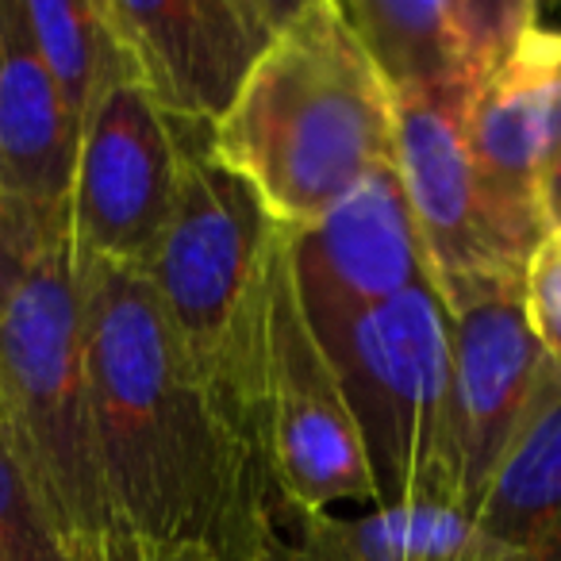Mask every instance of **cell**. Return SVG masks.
Instances as JSON below:
<instances>
[{
    "mask_svg": "<svg viewBox=\"0 0 561 561\" xmlns=\"http://www.w3.org/2000/svg\"><path fill=\"white\" fill-rule=\"evenodd\" d=\"M73 270L116 561H265L280 512L254 438L201 381L142 273Z\"/></svg>",
    "mask_w": 561,
    "mask_h": 561,
    "instance_id": "6da1fadb",
    "label": "cell"
},
{
    "mask_svg": "<svg viewBox=\"0 0 561 561\" xmlns=\"http://www.w3.org/2000/svg\"><path fill=\"white\" fill-rule=\"evenodd\" d=\"M397 101L335 0H300L204 139L285 231L392 165Z\"/></svg>",
    "mask_w": 561,
    "mask_h": 561,
    "instance_id": "7a4b0ae2",
    "label": "cell"
},
{
    "mask_svg": "<svg viewBox=\"0 0 561 561\" xmlns=\"http://www.w3.org/2000/svg\"><path fill=\"white\" fill-rule=\"evenodd\" d=\"M0 446L73 561H116L70 242L43 250L0 308Z\"/></svg>",
    "mask_w": 561,
    "mask_h": 561,
    "instance_id": "3957f363",
    "label": "cell"
},
{
    "mask_svg": "<svg viewBox=\"0 0 561 561\" xmlns=\"http://www.w3.org/2000/svg\"><path fill=\"white\" fill-rule=\"evenodd\" d=\"M285 239L289 231L211 158L204 131H188L178 204L142 277L185 358L250 438L273 273Z\"/></svg>",
    "mask_w": 561,
    "mask_h": 561,
    "instance_id": "277c9868",
    "label": "cell"
},
{
    "mask_svg": "<svg viewBox=\"0 0 561 561\" xmlns=\"http://www.w3.org/2000/svg\"><path fill=\"white\" fill-rule=\"evenodd\" d=\"M312 331L358 420L381 504H443L450 312L438 293L415 285Z\"/></svg>",
    "mask_w": 561,
    "mask_h": 561,
    "instance_id": "5b68a950",
    "label": "cell"
},
{
    "mask_svg": "<svg viewBox=\"0 0 561 561\" xmlns=\"http://www.w3.org/2000/svg\"><path fill=\"white\" fill-rule=\"evenodd\" d=\"M254 438L280 515L308 523L331 515L339 504H381L358 420L297 293L289 239L273 273Z\"/></svg>",
    "mask_w": 561,
    "mask_h": 561,
    "instance_id": "8992f818",
    "label": "cell"
},
{
    "mask_svg": "<svg viewBox=\"0 0 561 561\" xmlns=\"http://www.w3.org/2000/svg\"><path fill=\"white\" fill-rule=\"evenodd\" d=\"M185 135V127L173 124L131 78L112 43L101 85L81 119L73 162V265L101 262L135 273L147 270L178 204Z\"/></svg>",
    "mask_w": 561,
    "mask_h": 561,
    "instance_id": "52a82bcc",
    "label": "cell"
},
{
    "mask_svg": "<svg viewBox=\"0 0 561 561\" xmlns=\"http://www.w3.org/2000/svg\"><path fill=\"white\" fill-rule=\"evenodd\" d=\"M392 101V170L420 234L431 289L443 308L450 312L477 293L519 285L530 250L519 247L484 193L461 131L466 116L420 96Z\"/></svg>",
    "mask_w": 561,
    "mask_h": 561,
    "instance_id": "ba28073f",
    "label": "cell"
},
{
    "mask_svg": "<svg viewBox=\"0 0 561 561\" xmlns=\"http://www.w3.org/2000/svg\"><path fill=\"white\" fill-rule=\"evenodd\" d=\"M131 78L185 131L224 119L297 4L277 0H96Z\"/></svg>",
    "mask_w": 561,
    "mask_h": 561,
    "instance_id": "9c48e42d",
    "label": "cell"
},
{
    "mask_svg": "<svg viewBox=\"0 0 561 561\" xmlns=\"http://www.w3.org/2000/svg\"><path fill=\"white\" fill-rule=\"evenodd\" d=\"M546 358L523 320L519 285L477 293L450 308V408L443 504L469 515L519 431Z\"/></svg>",
    "mask_w": 561,
    "mask_h": 561,
    "instance_id": "30bf717a",
    "label": "cell"
},
{
    "mask_svg": "<svg viewBox=\"0 0 561 561\" xmlns=\"http://www.w3.org/2000/svg\"><path fill=\"white\" fill-rule=\"evenodd\" d=\"M489 201L523 250L550 234L546 185L561 150V27L535 24L481 81L461 119Z\"/></svg>",
    "mask_w": 561,
    "mask_h": 561,
    "instance_id": "8fae6325",
    "label": "cell"
},
{
    "mask_svg": "<svg viewBox=\"0 0 561 561\" xmlns=\"http://www.w3.org/2000/svg\"><path fill=\"white\" fill-rule=\"evenodd\" d=\"M289 247L297 293L312 323L346 320L404 289L431 285L392 165L354 185L320 224L293 231Z\"/></svg>",
    "mask_w": 561,
    "mask_h": 561,
    "instance_id": "7c38bea8",
    "label": "cell"
},
{
    "mask_svg": "<svg viewBox=\"0 0 561 561\" xmlns=\"http://www.w3.org/2000/svg\"><path fill=\"white\" fill-rule=\"evenodd\" d=\"M78 124L50 85L20 0H0V201L35 254L70 242Z\"/></svg>",
    "mask_w": 561,
    "mask_h": 561,
    "instance_id": "4fadbf2b",
    "label": "cell"
},
{
    "mask_svg": "<svg viewBox=\"0 0 561 561\" xmlns=\"http://www.w3.org/2000/svg\"><path fill=\"white\" fill-rule=\"evenodd\" d=\"M469 519L523 561L561 558V374L550 362Z\"/></svg>",
    "mask_w": 561,
    "mask_h": 561,
    "instance_id": "5bb4252c",
    "label": "cell"
},
{
    "mask_svg": "<svg viewBox=\"0 0 561 561\" xmlns=\"http://www.w3.org/2000/svg\"><path fill=\"white\" fill-rule=\"evenodd\" d=\"M265 561H519L446 504H374L320 515L280 535Z\"/></svg>",
    "mask_w": 561,
    "mask_h": 561,
    "instance_id": "9a60e30c",
    "label": "cell"
},
{
    "mask_svg": "<svg viewBox=\"0 0 561 561\" xmlns=\"http://www.w3.org/2000/svg\"><path fill=\"white\" fill-rule=\"evenodd\" d=\"M392 96H420L466 116L481 89L458 0H354L343 4Z\"/></svg>",
    "mask_w": 561,
    "mask_h": 561,
    "instance_id": "2e32d148",
    "label": "cell"
},
{
    "mask_svg": "<svg viewBox=\"0 0 561 561\" xmlns=\"http://www.w3.org/2000/svg\"><path fill=\"white\" fill-rule=\"evenodd\" d=\"M20 12L50 85L58 89L66 112L81 131V119L93 104L112 55L108 27L96 0H20Z\"/></svg>",
    "mask_w": 561,
    "mask_h": 561,
    "instance_id": "e0dca14e",
    "label": "cell"
},
{
    "mask_svg": "<svg viewBox=\"0 0 561 561\" xmlns=\"http://www.w3.org/2000/svg\"><path fill=\"white\" fill-rule=\"evenodd\" d=\"M0 561H73L0 446Z\"/></svg>",
    "mask_w": 561,
    "mask_h": 561,
    "instance_id": "ac0fdd59",
    "label": "cell"
},
{
    "mask_svg": "<svg viewBox=\"0 0 561 561\" xmlns=\"http://www.w3.org/2000/svg\"><path fill=\"white\" fill-rule=\"evenodd\" d=\"M523 320L535 335L542 358L561 374V239L546 234L530 250L519 280Z\"/></svg>",
    "mask_w": 561,
    "mask_h": 561,
    "instance_id": "d6986e66",
    "label": "cell"
},
{
    "mask_svg": "<svg viewBox=\"0 0 561 561\" xmlns=\"http://www.w3.org/2000/svg\"><path fill=\"white\" fill-rule=\"evenodd\" d=\"M35 250L27 242V234L20 231V224L12 219V211L0 201V308L9 305V297L16 293L20 277L27 273V265L35 262Z\"/></svg>",
    "mask_w": 561,
    "mask_h": 561,
    "instance_id": "ffe728a7",
    "label": "cell"
},
{
    "mask_svg": "<svg viewBox=\"0 0 561 561\" xmlns=\"http://www.w3.org/2000/svg\"><path fill=\"white\" fill-rule=\"evenodd\" d=\"M546 219H550V231L561 224V150H558V162H553L550 185H546Z\"/></svg>",
    "mask_w": 561,
    "mask_h": 561,
    "instance_id": "44dd1931",
    "label": "cell"
},
{
    "mask_svg": "<svg viewBox=\"0 0 561 561\" xmlns=\"http://www.w3.org/2000/svg\"><path fill=\"white\" fill-rule=\"evenodd\" d=\"M170 561H204V558H170Z\"/></svg>",
    "mask_w": 561,
    "mask_h": 561,
    "instance_id": "7402d4cb",
    "label": "cell"
},
{
    "mask_svg": "<svg viewBox=\"0 0 561 561\" xmlns=\"http://www.w3.org/2000/svg\"><path fill=\"white\" fill-rule=\"evenodd\" d=\"M550 234H558V239H561V224H558V227H553V231H550Z\"/></svg>",
    "mask_w": 561,
    "mask_h": 561,
    "instance_id": "603a6c76",
    "label": "cell"
}]
</instances>
